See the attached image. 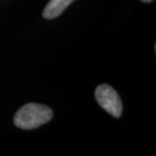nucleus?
Returning a JSON list of instances; mask_svg holds the SVG:
<instances>
[{
  "instance_id": "obj_1",
  "label": "nucleus",
  "mask_w": 156,
  "mask_h": 156,
  "mask_svg": "<svg viewBox=\"0 0 156 156\" xmlns=\"http://www.w3.org/2000/svg\"><path fill=\"white\" fill-rule=\"evenodd\" d=\"M53 118V111L47 105L35 104L24 105L13 118L15 126L23 130H33L48 123Z\"/></svg>"
},
{
  "instance_id": "obj_2",
  "label": "nucleus",
  "mask_w": 156,
  "mask_h": 156,
  "mask_svg": "<svg viewBox=\"0 0 156 156\" xmlns=\"http://www.w3.org/2000/svg\"><path fill=\"white\" fill-rule=\"evenodd\" d=\"M95 98L99 105L115 118H120L123 112L122 101L118 92L108 84H101L96 87Z\"/></svg>"
},
{
  "instance_id": "obj_3",
  "label": "nucleus",
  "mask_w": 156,
  "mask_h": 156,
  "mask_svg": "<svg viewBox=\"0 0 156 156\" xmlns=\"http://www.w3.org/2000/svg\"><path fill=\"white\" fill-rule=\"evenodd\" d=\"M74 0H50L43 11V16L52 20L59 16Z\"/></svg>"
},
{
  "instance_id": "obj_4",
  "label": "nucleus",
  "mask_w": 156,
  "mask_h": 156,
  "mask_svg": "<svg viewBox=\"0 0 156 156\" xmlns=\"http://www.w3.org/2000/svg\"><path fill=\"white\" fill-rule=\"evenodd\" d=\"M142 2H145V3H149V2H151V1H153V0H141Z\"/></svg>"
}]
</instances>
